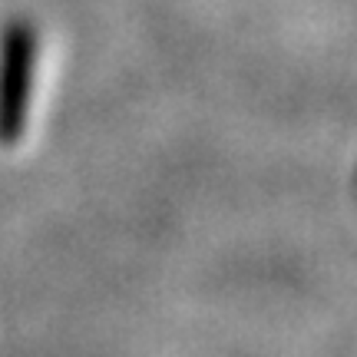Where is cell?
Returning a JSON list of instances; mask_svg holds the SVG:
<instances>
[{"mask_svg":"<svg viewBox=\"0 0 357 357\" xmlns=\"http://www.w3.org/2000/svg\"><path fill=\"white\" fill-rule=\"evenodd\" d=\"M37 73V33L30 24H10L0 37V142H17L26 129Z\"/></svg>","mask_w":357,"mask_h":357,"instance_id":"cell-1","label":"cell"}]
</instances>
